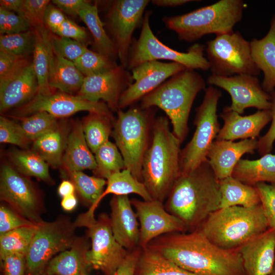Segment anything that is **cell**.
Segmentation results:
<instances>
[{
    "instance_id": "obj_13",
    "label": "cell",
    "mask_w": 275,
    "mask_h": 275,
    "mask_svg": "<svg viewBox=\"0 0 275 275\" xmlns=\"http://www.w3.org/2000/svg\"><path fill=\"white\" fill-rule=\"evenodd\" d=\"M0 198L18 214L39 225L44 221L42 198L34 184L8 163L3 164L0 174Z\"/></svg>"
},
{
    "instance_id": "obj_6",
    "label": "cell",
    "mask_w": 275,
    "mask_h": 275,
    "mask_svg": "<svg viewBox=\"0 0 275 275\" xmlns=\"http://www.w3.org/2000/svg\"><path fill=\"white\" fill-rule=\"evenodd\" d=\"M245 6L242 0H220L185 14L165 16L162 21L179 40L193 42L208 34L234 32L242 18Z\"/></svg>"
},
{
    "instance_id": "obj_2",
    "label": "cell",
    "mask_w": 275,
    "mask_h": 275,
    "mask_svg": "<svg viewBox=\"0 0 275 275\" xmlns=\"http://www.w3.org/2000/svg\"><path fill=\"white\" fill-rule=\"evenodd\" d=\"M221 200L219 180L207 159L194 170L180 174L164 205L189 232L197 230L211 213L219 208Z\"/></svg>"
},
{
    "instance_id": "obj_35",
    "label": "cell",
    "mask_w": 275,
    "mask_h": 275,
    "mask_svg": "<svg viewBox=\"0 0 275 275\" xmlns=\"http://www.w3.org/2000/svg\"><path fill=\"white\" fill-rule=\"evenodd\" d=\"M135 275H198L185 270L159 253L146 247L141 248Z\"/></svg>"
},
{
    "instance_id": "obj_3",
    "label": "cell",
    "mask_w": 275,
    "mask_h": 275,
    "mask_svg": "<svg viewBox=\"0 0 275 275\" xmlns=\"http://www.w3.org/2000/svg\"><path fill=\"white\" fill-rule=\"evenodd\" d=\"M181 144L170 130L167 116L154 119L142 168L143 182L152 200L164 202L180 176Z\"/></svg>"
},
{
    "instance_id": "obj_43",
    "label": "cell",
    "mask_w": 275,
    "mask_h": 275,
    "mask_svg": "<svg viewBox=\"0 0 275 275\" xmlns=\"http://www.w3.org/2000/svg\"><path fill=\"white\" fill-rule=\"evenodd\" d=\"M74 63L85 77L105 72L118 65L116 61L89 49Z\"/></svg>"
},
{
    "instance_id": "obj_37",
    "label": "cell",
    "mask_w": 275,
    "mask_h": 275,
    "mask_svg": "<svg viewBox=\"0 0 275 275\" xmlns=\"http://www.w3.org/2000/svg\"><path fill=\"white\" fill-rule=\"evenodd\" d=\"M10 158L15 169L23 175L35 177L49 184L53 183L49 164L33 150H13L10 153Z\"/></svg>"
},
{
    "instance_id": "obj_60",
    "label": "cell",
    "mask_w": 275,
    "mask_h": 275,
    "mask_svg": "<svg viewBox=\"0 0 275 275\" xmlns=\"http://www.w3.org/2000/svg\"><path fill=\"white\" fill-rule=\"evenodd\" d=\"M61 205L64 210L68 212L73 211L77 205V199L75 194L62 198Z\"/></svg>"
},
{
    "instance_id": "obj_47",
    "label": "cell",
    "mask_w": 275,
    "mask_h": 275,
    "mask_svg": "<svg viewBox=\"0 0 275 275\" xmlns=\"http://www.w3.org/2000/svg\"><path fill=\"white\" fill-rule=\"evenodd\" d=\"M255 187L258 192L268 228L275 230V183L260 182Z\"/></svg>"
},
{
    "instance_id": "obj_59",
    "label": "cell",
    "mask_w": 275,
    "mask_h": 275,
    "mask_svg": "<svg viewBox=\"0 0 275 275\" xmlns=\"http://www.w3.org/2000/svg\"><path fill=\"white\" fill-rule=\"evenodd\" d=\"M75 191V186L69 180H63L58 189V194L62 198L74 194Z\"/></svg>"
},
{
    "instance_id": "obj_52",
    "label": "cell",
    "mask_w": 275,
    "mask_h": 275,
    "mask_svg": "<svg viewBox=\"0 0 275 275\" xmlns=\"http://www.w3.org/2000/svg\"><path fill=\"white\" fill-rule=\"evenodd\" d=\"M52 33L59 36L70 38L86 44V42L88 40V34L85 29L68 18Z\"/></svg>"
},
{
    "instance_id": "obj_1",
    "label": "cell",
    "mask_w": 275,
    "mask_h": 275,
    "mask_svg": "<svg viewBox=\"0 0 275 275\" xmlns=\"http://www.w3.org/2000/svg\"><path fill=\"white\" fill-rule=\"evenodd\" d=\"M147 247L198 275H246L239 249L222 248L198 230L162 235Z\"/></svg>"
},
{
    "instance_id": "obj_48",
    "label": "cell",
    "mask_w": 275,
    "mask_h": 275,
    "mask_svg": "<svg viewBox=\"0 0 275 275\" xmlns=\"http://www.w3.org/2000/svg\"><path fill=\"white\" fill-rule=\"evenodd\" d=\"M31 29L22 16L0 7V34H11L24 32Z\"/></svg>"
},
{
    "instance_id": "obj_19",
    "label": "cell",
    "mask_w": 275,
    "mask_h": 275,
    "mask_svg": "<svg viewBox=\"0 0 275 275\" xmlns=\"http://www.w3.org/2000/svg\"><path fill=\"white\" fill-rule=\"evenodd\" d=\"M186 67L175 62L151 61L143 63L131 70L133 82L123 92L119 103L123 109L155 90L171 77Z\"/></svg>"
},
{
    "instance_id": "obj_61",
    "label": "cell",
    "mask_w": 275,
    "mask_h": 275,
    "mask_svg": "<svg viewBox=\"0 0 275 275\" xmlns=\"http://www.w3.org/2000/svg\"><path fill=\"white\" fill-rule=\"evenodd\" d=\"M36 275H53V274H49V273H46V272H45L44 271L36 274Z\"/></svg>"
},
{
    "instance_id": "obj_11",
    "label": "cell",
    "mask_w": 275,
    "mask_h": 275,
    "mask_svg": "<svg viewBox=\"0 0 275 275\" xmlns=\"http://www.w3.org/2000/svg\"><path fill=\"white\" fill-rule=\"evenodd\" d=\"M76 228L74 222L64 215L39 225L25 255L26 275L43 271L52 258L69 249L77 237Z\"/></svg>"
},
{
    "instance_id": "obj_46",
    "label": "cell",
    "mask_w": 275,
    "mask_h": 275,
    "mask_svg": "<svg viewBox=\"0 0 275 275\" xmlns=\"http://www.w3.org/2000/svg\"><path fill=\"white\" fill-rule=\"evenodd\" d=\"M50 2L48 0H24L20 16L25 19L32 29L45 28L44 16Z\"/></svg>"
},
{
    "instance_id": "obj_41",
    "label": "cell",
    "mask_w": 275,
    "mask_h": 275,
    "mask_svg": "<svg viewBox=\"0 0 275 275\" xmlns=\"http://www.w3.org/2000/svg\"><path fill=\"white\" fill-rule=\"evenodd\" d=\"M26 137L33 142L41 136L53 130L59 125V119L45 112L16 119Z\"/></svg>"
},
{
    "instance_id": "obj_51",
    "label": "cell",
    "mask_w": 275,
    "mask_h": 275,
    "mask_svg": "<svg viewBox=\"0 0 275 275\" xmlns=\"http://www.w3.org/2000/svg\"><path fill=\"white\" fill-rule=\"evenodd\" d=\"M269 95L271 98V124L266 133L258 140V151L261 156L271 152L275 141V91Z\"/></svg>"
},
{
    "instance_id": "obj_16",
    "label": "cell",
    "mask_w": 275,
    "mask_h": 275,
    "mask_svg": "<svg viewBox=\"0 0 275 275\" xmlns=\"http://www.w3.org/2000/svg\"><path fill=\"white\" fill-rule=\"evenodd\" d=\"M207 82L210 86L227 91L231 98L229 108L240 115L249 107L258 110L270 109V95L263 90L257 76L238 74L223 77L211 74Z\"/></svg>"
},
{
    "instance_id": "obj_12",
    "label": "cell",
    "mask_w": 275,
    "mask_h": 275,
    "mask_svg": "<svg viewBox=\"0 0 275 275\" xmlns=\"http://www.w3.org/2000/svg\"><path fill=\"white\" fill-rule=\"evenodd\" d=\"M205 50L211 74L229 77L238 74L257 76L260 71L254 63L250 41L240 32L216 35L206 42Z\"/></svg>"
},
{
    "instance_id": "obj_23",
    "label": "cell",
    "mask_w": 275,
    "mask_h": 275,
    "mask_svg": "<svg viewBox=\"0 0 275 275\" xmlns=\"http://www.w3.org/2000/svg\"><path fill=\"white\" fill-rule=\"evenodd\" d=\"M110 206L111 228L117 241L128 251L139 247L140 227L128 196L114 195Z\"/></svg>"
},
{
    "instance_id": "obj_21",
    "label": "cell",
    "mask_w": 275,
    "mask_h": 275,
    "mask_svg": "<svg viewBox=\"0 0 275 275\" xmlns=\"http://www.w3.org/2000/svg\"><path fill=\"white\" fill-rule=\"evenodd\" d=\"M220 117L224 121L215 140L234 141L241 139H257L263 128L271 120L270 109L258 110L247 116H241L225 107Z\"/></svg>"
},
{
    "instance_id": "obj_40",
    "label": "cell",
    "mask_w": 275,
    "mask_h": 275,
    "mask_svg": "<svg viewBox=\"0 0 275 275\" xmlns=\"http://www.w3.org/2000/svg\"><path fill=\"white\" fill-rule=\"evenodd\" d=\"M38 225L18 228L0 234V258L12 254H25Z\"/></svg>"
},
{
    "instance_id": "obj_54",
    "label": "cell",
    "mask_w": 275,
    "mask_h": 275,
    "mask_svg": "<svg viewBox=\"0 0 275 275\" xmlns=\"http://www.w3.org/2000/svg\"><path fill=\"white\" fill-rule=\"evenodd\" d=\"M141 248L129 251L128 253L114 275H135L136 263L141 253Z\"/></svg>"
},
{
    "instance_id": "obj_57",
    "label": "cell",
    "mask_w": 275,
    "mask_h": 275,
    "mask_svg": "<svg viewBox=\"0 0 275 275\" xmlns=\"http://www.w3.org/2000/svg\"><path fill=\"white\" fill-rule=\"evenodd\" d=\"M23 3L24 0H1L0 7L20 15Z\"/></svg>"
},
{
    "instance_id": "obj_18",
    "label": "cell",
    "mask_w": 275,
    "mask_h": 275,
    "mask_svg": "<svg viewBox=\"0 0 275 275\" xmlns=\"http://www.w3.org/2000/svg\"><path fill=\"white\" fill-rule=\"evenodd\" d=\"M140 223L139 246L144 249L154 239L162 235L177 232H187L184 223L167 211L163 203L155 200L150 201L131 200Z\"/></svg>"
},
{
    "instance_id": "obj_55",
    "label": "cell",
    "mask_w": 275,
    "mask_h": 275,
    "mask_svg": "<svg viewBox=\"0 0 275 275\" xmlns=\"http://www.w3.org/2000/svg\"><path fill=\"white\" fill-rule=\"evenodd\" d=\"M87 1L85 0H53L51 3L62 12L72 16H78V14Z\"/></svg>"
},
{
    "instance_id": "obj_53",
    "label": "cell",
    "mask_w": 275,
    "mask_h": 275,
    "mask_svg": "<svg viewBox=\"0 0 275 275\" xmlns=\"http://www.w3.org/2000/svg\"><path fill=\"white\" fill-rule=\"evenodd\" d=\"M67 18L59 8L50 3L47 6L44 16L46 28L53 33Z\"/></svg>"
},
{
    "instance_id": "obj_29",
    "label": "cell",
    "mask_w": 275,
    "mask_h": 275,
    "mask_svg": "<svg viewBox=\"0 0 275 275\" xmlns=\"http://www.w3.org/2000/svg\"><path fill=\"white\" fill-rule=\"evenodd\" d=\"M231 176L252 186L260 182L275 183V154L268 153L256 160L241 159Z\"/></svg>"
},
{
    "instance_id": "obj_32",
    "label": "cell",
    "mask_w": 275,
    "mask_h": 275,
    "mask_svg": "<svg viewBox=\"0 0 275 275\" xmlns=\"http://www.w3.org/2000/svg\"><path fill=\"white\" fill-rule=\"evenodd\" d=\"M221 195L219 208L231 206L252 207L260 204L258 192L255 187L230 176L219 180Z\"/></svg>"
},
{
    "instance_id": "obj_44",
    "label": "cell",
    "mask_w": 275,
    "mask_h": 275,
    "mask_svg": "<svg viewBox=\"0 0 275 275\" xmlns=\"http://www.w3.org/2000/svg\"><path fill=\"white\" fill-rule=\"evenodd\" d=\"M49 40L53 52L67 60L75 62L88 48L79 41L59 36L49 32Z\"/></svg>"
},
{
    "instance_id": "obj_14",
    "label": "cell",
    "mask_w": 275,
    "mask_h": 275,
    "mask_svg": "<svg viewBox=\"0 0 275 275\" xmlns=\"http://www.w3.org/2000/svg\"><path fill=\"white\" fill-rule=\"evenodd\" d=\"M149 0L113 1L106 15V24L121 65L126 68L134 30L142 25Z\"/></svg>"
},
{
    "instance_id": "obj_26",
    "label": "cell",
    "mask_w": 275,
    "mask_h": 275,
    "mask_svg": "<svg viewBox=\"0 0 275 275\" xmlns=\"http://www.w3.org/2000/svg\"><path fill=\"white\" fill-rule=\"evenodd\" d=\"M89 237H76L72 246L51 259L44 269L53 275H91L86 255L90 248Z\"/></svg>"
},
{
    "instance_id": "obj_7",
    "label": "cell",
    "mask_w": 275,
    "mask_h": 275,
    "mask_svg": "<svg viewBox=\"0 0 275 275\" xmlns=\"http://www.w3.org/2000/svg\"><path fill=\"white\" fill-rule=\"evenodd\" d=\"M153 108V107H152ZM131 107L120 109L113 121L111 135L124 161L125 169L143 182V161L151 140L154 112Z\"/></svg>"
},
{
    "instance_id": "obj_30",
    "label": "cell",
    "mask_w": 275,
    "mask_h": 275,
    "mask_svg": "<svg viewBox=\"0 0 275 275\" xmlns=\"http://www.w3.org/2000/svg\"><path fill=\"white\" fill-rule=\"evenodd\" d=\"M70 130L64 122L33 142L32 150L52 168L61 166Z\"/></svg>"
},
{
    "instance_id": "obj_49",
    "label": "cell",
    "mask_w": 275,
    "mask_h": 275,
    "mask_svg": "<svg viewBox=\"0 0 275 275\" xmlns=\"http://www.w3.org/2000/svg\"><path fill=\"white\" fill-rule=\"evenodd\" d=\"M37 225L15 211L7 205L0 206V234L14 229Z\"/></svg>"
},
{
    "instance_id": "obj_22",
    "label": "cell",
    "mask_w": 275,
    "mask_h": 275,
    "mask_svg": "<svg viewBox=\"0 0 275 275\" xmlns=\"http://www.w3.org/2000/svg\"><path fill=\"white\" fill-rule=\"evenodd\" d=\"M258 140L250 139L238 142L215 140L207 154L208 161L219 180L231 176L241 157L258 150Z\"/></svg>"
},
{
    "instance_id": "obj_56",
    "label": "cell",
    "mask_w": 275,
    "mask_h": 275,
    "mask_svg": "<svg viewBox=\"0 0 275 275\" xmlns=\"http://www.w3.org/2000/svg\"><path fill=\"white\" fill-rule=\"evenodd\" d=\"M21 57L0 50V77L3 76Z\"/></svg>"
},
{
    "instance_id": "obj_36",
    "label": "cell",
    "mask_w": 275,
    "mask_h": 275,
    "mask_svg": "<svg viewBox=\"0 0 275 275\" xmlns=\"http://www.w3.org/2000/svg\"><path fill=\"white\" fill-rule=\"evenodd\" d=\"M115 119L96 113H89L82 119L81 123L84 135L93 153L108 141Z\"/></svg>"
},
{
    "instance_id": "obj_58",
    "label": "cell",
    "mask_w": 275,
    "mask_h": 275,
    "mask_svg": "<svg viewBox=\"0 0 275 275\" xmlns=\"http://www.w3.org/2000/svg\"><path fill=\"white\" fill-rule=\"evenodd\" d=\"M151 3L158 7H176L182 6L186 4L199 2L195 0H152Z\"/></svg>"
},
{
    "instance_id": "obj_31",
    "label": "cell",
    "mask_w": 275,
    "mask_h": 275,
    "mask_svg": "<svg viewBox=\"0 0 275 275\" xmlns=\"http://www.w3.org/2000/svg\"><path fill=\"white\" fill-rule=\"evenodd\" d=\"M78 16L90 31L96 52L116 61L118 59L117 51L99 17L97 3L92 5L87 1L81 9Z\"/></svg>"
},
{
    "instance_id": "obj_9",
    "label": "cell",
    "mask_w": 275,
    "mask_h": 275,
    "mask_svg": "<svg viewBox=\"0 0 275 275\" xmlns=\"http://www.w3.org/2000/svg\"><path fill=\"white\" fill-rule=\"evenodd\" d=\"M74 222L77 228H87V236L91 240V247L86 255L90 268L100 271L103 275H114L129 251L115 238L109 216L102 213L96 218L94 213L86 211Z\"/></svg>"
},
{
    "instance_id": "obj_20",
    "label": "cell",
    "mask_w": 275,
    "mask_h": 275,
    "mask_svg": "<svg viewBox=\"0 0 275 275\" xmlns=\"http://www.w3.org/2000/svg\"><path fill=\"white\" fill-rule=\"evenodd\" d=\"M239 250L246 275H269L275 264V230L268 228Z\"/></svg>"
},
{
    "instance_id": "obj_8",
    "label": "cell",
    "mask_w": 275,
    "mask_h": 275,
    "mask_svg": "<svg viewBox=\"0 0 275 275\" xmlns=\"http://www.w3.org/2000/svg\"><path fill=\"white\" fill-rule=\"evenodd\" d=\"M150 11L145 12L139 37L132 40L126 67L128 70L131 71L143 63L159 60H169L194 70L206 71L210 69L209 62L204 56V45L195 43L186 52L177 51L167 46L153 33L150 25Z\"/></svg>"
},
{
    "instance_id": "obj_38",
    "label": "cell",
    "mask_w": 275,
    "mask_h": 275,
    "mask_svg": "<svg viewBox=\"0 0 275 275\" xmlns=\"http://www.w3.org/2000/svg\"><path fill=\"white\" fill-rule=\"evenodd\" d=\"M96 168L94 176L107 179L114 174L125 169L123 158L116 145L108 141L94 153Z\"/></svg>"
},
{
    "instance_id": "obj_63",
    "label": "cell",
    "mask_w": 275,
    "mask_h": 275,
    "mask_svg": "<svg viewBox=\"0 0 275 275\" xmlns=\"http://www.w3.org/2000/svg\"><path fill=\"white\" fill-rule=\"evenodd\" d=\"M274 151H275V150H274Z\"/></svg>"
},
{
    "instance_id": "obj_33",
    "label": "cell",
    "mask_w": 275,
    "mask_h": 275,
    "mask_svg": "<svg viewBox=\"0 0 275 275\" xmlns=\"http://www.w3.org/2000/svg\"><path fill=\"white\" fill-rule=\"evenodd\" d=\"M35 34V44L32 63L39 86L38 93L49 95L53 93L48 84L49 67V31L45 28L33 29Z\"/></svg>"
},
{
    "instance_id": "obj_15",
    "label": "cell",
    "mask_w": 275,
    "mask_h": 275,
    "mask_svg": "<svg viewBox=\"0 0 275 275\" xmlns=\"http://www.w3.org/2000/svg\"><path fill=\"white\" fill-rule=\"evenodd\" d=\"M80 111L103 114L115 119L113 112L104 102H91L61 91L49 95L37 93L30 101L13 109L9 116L18 119L45 112L60 119Z\"/></svg>"
},
{
    "instance_id": "obj_28",
    "label": "cell",
    "mask_w": 275,
    "mask_h": 275,
    "mask_svg": "<svg viewBox=\"0 0 275 275\" xmlns=\"http://www.w3.org/2000/svg\"><path fill=\"white\" fill-rule=\"evenodd\" d=\"M85 76L74 62L55 54L50 46L48 84L50 89L73 95L80 90Z\"/></svg>"
},
{
    "instance_id": "obj_50",
    "label": "cell",
    "mask_w": 275,
    "mask_h": 275,
    "mask_svg": "<svg viewBox=\"0 0 275 275\" xmlns=\"http://www.w3.org/2000/svg\"><path fill=\"white\" fill-rule=\"evenodd\" d=\"M1 275H26L25 256L12 254L0 258Z\"/></svg>"
},
{
    "instance_id": "obj_10",
    "label": "cell",
    "mask_w": 275,
    "mask_h": 275,
    "mask_svg": "<svg viewBox=\"0 0 275 275\" xmlns=\"http://www.w3.org/2000/svg\"><path fill=\"white\" fill-rule=\"evenodd\" d=\"M221 96V91L214 86H210L205 90L203 101L196 109L194 133L181 150V173L189 172L207 160L209 150L221 129L217 109Z\"/></svg>"
},
{
    "instance_id": "obj_4",
    "label": "cell",
    "mask_w": 275,
    "mask_h": 275,
    "mask_svg": "<svg viewBox=\"0 0 275 275\" xmlns=\"http://www.w3.org/2000/svg\"><path fill=\"white\" fill-rule=\"evenodd\" d=\"M206 89L203 77L195 70L186 68L144 96L139 106L143 109L157 107L164 111L173 133L182 143L188 132V118L195 99Z\"/></svg>"
},
{
    "instance_id": "obj_42",
    "label": "cell",
    "mask_w": 275,
    "mask_h": 275,
    "mask_svg": "<svg viewBox=\"0 0 275 275\" xmlns=\"http://www.w3.org/2000/svg\"><path fill=\"white\" fill-rule=\"evenodd\" d=\"M33 29L19 33L0 35V50L19 57H29L33 53L35 44Z\"/></svg>"
},
{
    "instance_id": "obj_25",
    "label": "cell",
    "mask_w": 275,
    "mask_h": 275,
    "mask_svg": "<svg viewBox=\"0 0 275 275\" xmlns=\"http://www.w3.org/2000/svg\"><path fill=\"white\" fill-rule=\"evenodd\" d=\"M63 174L96 168L95 156L89 148L82 130L81 121H75L68 136L62 157Z\"/></svg>"
},
{
    "instance_id": "obj_34",
    "label": "cell",
    "mask_w": 275,
    "mask_h": 275,
    "mask_svg": "<svg viewBox=\"0 0 275 275\" xmlns=\"http://www.w3.org/2000/svg\"><path fill=\"white\" fill-rule=\"evenodd\" d=\"M131 194L139 195L145 201L152 200L143 182L136 179L129 170L125 169L106 179V185L103 193L96 204L89 208L87 211L94 213L99 203L107 195L128 196Z\"/></svg>"
},
{
    "instance_id": "obj_27",
    "label": "cell",
    "mask_w": 275,
    "mask_h": 275,
    "mask_svg": "<svg viewBox=\"0 0 275 275\" xmlns=\"http://www.w3.org/2000/svg\"><path fill=\"white\" fill-rule=\"evenodd\" d=\"M250 45L253 60L263 73L261 86L270 94L275 91V14L265 36L260 39H253Z\"/></svg>"
},
{
    "instance_id": "obj_5",
    "label": "cell",
    "mask_w": 275,
    "mask_h": 275,
    "mask_svg": "<svg viewBox=\"0 0 275 275\" xmlns=\"http://www.w3.org/2000/svg\"><path fill=\"white\" fill-rule=\"evenodd\" d=\"M268 229L262 207L231 206L211 213L197 230L214 244L225 249H239Z\"/></svg>"
},
{
    "instance_id": "obj_24",
    "label": "cell",
    "mask_w": 275,
    "mask_h": 275,
    "mask_svg": "<svg viewBox=\"0 0 275 275\" xmlns=\"http://www.w3.org/2000/svg\"><path fill=\"white\" fill-rule=\"evenodd\" d=\"M32 61L18 74L0 87V111L5 113L30 101L38 93Z\"/></svg>"
},
{
    "instance_id": "obj_17",
    "label": "cell",
    "mask_w": 275,
    "mask_h": 275,
    "mask_svg": "<svg viewBox=\"0 0 275 275\" xmlns=\"http://www.w3.org/2000/svg\"><path fill=\"white\" fill-rule=\"evenodd\" d=\"M133 82L132 74L122 65L85 77L77 97L91 102L102 100L112 112H118L123 92Z\"/></svg>"
},
{
    "instance_id": "obj_62",
    "label": "cell",
    "mask_w": 275,
    "mask_h": 275,
    "mask_svg": "<svg viewBox=\"0 0 275 275\" xmlns=\"http://www.w3.org/2000/svg\"><path fill=\"white\" fill-rule=\"evenodd\" d=\"M269 275H275V264L273 268V269Z\"/></svg>"
},
{
    "instance_id": "obj_39",
    "label": "cell",
    "mask_w": 275,
    "mask_h": 275,
    "mask_svg": "<svg viewBox=\"0 0 275 275\" xmlns=\"http://www.w3.org/2000/svg\"><path fill=\"white\" fill-rule=\"evenodd\" d=\"M74 184L75 191L89 208L93 207L103 193L106 180L96 176H90L82 171L65 174Z\"/></svg>"
},
{
    "instance_id": "obj_45",
    "label": "cell",
    "mask_w": 275,
    "mask_h": 275,
    "mask_svg": "<svg viewBox=\"0 0 275 275\" xmlns=\"http://www.w3.org/2000/svg\"><path fill=\"white\" fill-rule=\"evenodd\" d=\"M0 142L16 145L24 149L31 143L18 123L4 116L0 117Z\"/></svg>"
}]
</instances>
